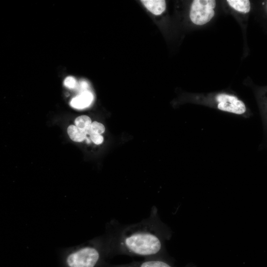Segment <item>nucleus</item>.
I'll list each match as a JSON object with an SVG mask.
<instances>
[{"label": "nucleus", "mask_w": 267, "mask_h": 267, "mask_svg": "<svg viewBox=\"0 0 267 267\" xmlns=\"http://www.w3.org/2000/svg\"><path fill=\"white\" fill-rule=\"evenodd\" d=\"M91 123L90 118L86 115L79 116L75 120V126L87 135H89Z\"/></svg>", "instance_id": "9"}, {"label": "nucleus", "mask_w": 267, "mask_h": 267, "mask_svg": "<svg viewBox=\"0 0 267 267\" xmlns=\"http://www.w3.org/2000/svg\"><path fill=\"white\" fill-rule=\"evenodd\" d=\"M64 84L65 87L69 89H74L77 87L78 85L76 80L71 76L67 77L65 79Z\"/></svg>", "instance_id": "12"}, {"label": "nucleus", "mask_w": 267, "mask_h": 267, "mask_svg": "<svg viewBox=\"0 0 267 267\" xmlns=\"http://www.w3.org/2000/svg\"><path fill=\"white\" fill-rule=\"evenodd\" d=\"M91 140L95 144H100L103 142V137L99 134H89Z\"/></svg>", "instance_id": "13"}, {"label": "nucleus", "mask_w": 267, "mask_h": 267, "mask_svg": "<svg viewBox=\"0 0 267 267\" xmlns=\"http://www.w3.org/2000/svg\"><path fill=\"white\" fill-rule=\"evenodd\" d=\"M107 267H173L166 261L159 258H150L141 262L133 263L128 265L108 266Z\"/></svg>", "instance_id": "4"}, {"label": "nucleus", "mask_w": 267, "mask_h": 267, "mask_svg": "<svg viewBox=\"0 0 267 267\" xmlns=\"http://www.w3.org/2000/svg\"><path fill=\"white\" fill-rule=\"evenodd\" d=\"M228 4L238 12L248 13L251 9V4L248 0H228Z\"/></svg>", "instance_id": "8"}, {"label": "nucleus", "mask_w": 267, "mask_h": 267, "mask_svg": "<svg viewBox=\"0 0 267 267\" xmlns=\"http://www.w3.org/2000/svg\"><path fill=\"white\" fill-rule=\"evenodd\" d=\"M67 133L71 139L75 142H82L87 138V134L75 125L69 126L67 129Z\"/></svg>", "instance_id": "10"}, {"label": "nucleus", "mask_w": 267, "mask_h": 267, "mask_svg": "<svg viewBox=\"0 0 267 267\" xmlns=\"http://www.w3.org/2000/svg\"><path fill=\"white\" fill-rule=\"evenodd\" d=\"M93 99L92 93L89 90L82 92L78 96L73 98L70 105L76 109H83L90 105Z\"/></svg>", "instance_id": "5"}, {"label": "nucleus", "mask_w": 267, "mask_h": 267, "mask_svg": "<svg viewBox=\"0 0 267 267\" xmlns=\"http://www.w3.org/2000/svg\"><path fill=\"white\" fill-rule=\"evenodd\" d=\"M105 131V127L103 124L96 121L92 122L89 134H101Z\"/></svg>", "instance_id": "11"}, {"label": "nucleus", "mask_w": 267, "mask_h": 267, "mask_svg": "<svg viewBox=\"0 0 267 267\" xmlns=\"http://www.w3.org/2000/svg\"><path fill=\"white\" fill-rule=\"evenodd\" d=\"M140 1L149 11L155 15H161L166 9L165 0H142Z\"/></svg>", "instance_id": "6"}, {"label": "nucleus", "mask_w": 267, "mask_h": 267, "mask_svg": "<svg viewBox=\"0 0 267 267\" xmlns=\"http://www.w3.org/2000/svg\"><path fill=\"white\" fill-rule=\"evenodd\" d=\"M259 99L264 133L267 137V89L260 93Z\"/></svg>", "instance_id": "7"}, {"label": "nucleus", "mask_w": 267, "mask_h": 267, "mask_svg": "<svg viewBox=\"0 0 267 267\" xmlns=\"http://www.w3.org/2000/svg\"><path fill=\"white\" fill-rule=\"evenodd\" d=\"M61 267H98L109 256L104 235L61 250Z\"/></svg>", "instance_id": "2"}, {"label": "nucleus", "mask_w": 267, "mask_h": 267, "mask_svg": "<svg viewBox=\"0 0 267 267\" xmlns=\"http://www.w3.org/2000/svg\"><path fill=\"white\" fill-rule=\"evenodd\" d=\"M216 1L213 0H195L190 7L189 17L197 25H203L209 22L215 14Z\"/></svg>", "instance_id": "3"}, {"label": "nucleus", "mask_w": 267, "mask_h": 267, "mask_svg": "<svg viewBox=\"0 0 267 267\" xmlns=\"http://www.w3.org/2000/svg\"><path fill=\"white\" fill-rule=\"evenodd\" d=\"M107 226L104 235L109 255L158 258L165 252L166 243L172 236L171 229L161 221L155 206L149 217L137 223L121 226L112 222Z\"/></svg>", "instance_id": "1"}]
</instances>
